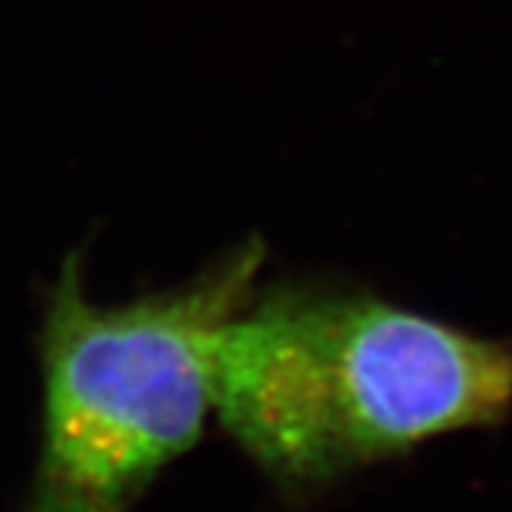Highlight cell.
<instances>
[{"label":"cell","instance_id":"7a4b0ae2","mask_svg":"<svg viewBox=\"0 0 512 512\" xmlns=\"http://www.w3.org/2000/svg\"><path fill=\"white\" fill-rule=\"evenodd\" d=\"M69 254L40 325L43 436L23 512H128L214 413L222 328L256 291L251 239L191 282L123 305L86 291Z\"/></svg>","mask_w":512,"mask_h":512},{"label":"cell","instance_id":"6da1fadb","mask_svg":"<svg viewBox=\"0 0 512 512\" xmlns=\"http://www.w3.org/2000/svg\"><path fill=\"white\" fill-rule=\"evenodd\" d=\"M510 407V342L370 291L256 285L222 328L214 413L282 484H325Z\"/></svg>","mask_w":512,"mask_h":512}]
</instances>
